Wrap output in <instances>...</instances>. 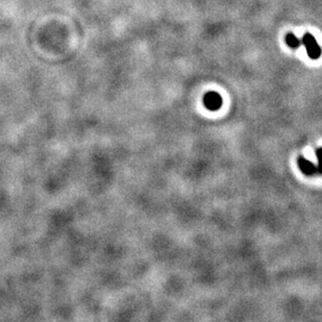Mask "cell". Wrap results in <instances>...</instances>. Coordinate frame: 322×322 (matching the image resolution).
<instances>
[{"instance_id": "6da1fadb", "label": "cell", "mask_w": 322, "mask_h": 322, "mask_svg": "<svg viewBox=\"0 0 322 322\" xmlns=\"http://www.w3.org/2000/svg\"><path fill=\"white\" fill-rule=\"evenodd\" d=\"M301 43L303 46L306 47L308 55L313 58V60H316V58H319L321 55V48L319 44L317 43L316 39L313 37L311 33L307 32L304 33L302 39H301Z\"/></svg>"}, {"instance_id": "7a4b0ae2", "label": "cell", "mask_w": 322, "mask_h": 322, "mask_svg": "<svg viewBox=\"0 0 322 322\" xmlns=\"http://www.w3.org/2000/svg\"><path fill=\"white\" fill-rule=\"evenodd\" d=\"M203 104L210 111H217L222 106V97L217 92H209L203 97Z\"/></svg>"}, {"instance_id": "3957f363", "label": "cell", "mask_w": 322, "mask_h": 322, "mask_svg": "<svg viewBox=\"0 0 322 322\" xmlns=\"http://www.w3.org/2000/svg\"><path fill=\"white\" fill-rule=\"evenodd\" d=\"M298 165L300 170L307 175H312V174H315V165L309 162L306 159H303L302 157L299 158L298 160Z\"/></svg>"}, {"instance_id": "277c9868", "label": "cell", "mask_w": 322, "mask_h": 322, "mask_svg": "<svg viewBox=\"0 0 322 322\" xmlns=\"http://www.w3.org/2000/svg\"><path fill=\"white\" fill-rule=\"evenodd\" d=\"M286 43L287 45L293 48V49H296V48H298L302 43H301V41L296 37L294 33L292 32H289L288 33V35L286 36Z\"/></svg>"}, {"instance_id": "5b68a950", "label": "cell", "mask_w": 322, "mask_h": 322, "mask_svg": "<svg viewBox=\"0 0 322 322\" xmlns=\"http://www.w3.org/2000/svg\"><path fill=\"white\" fill-rule=\"evenodd\" d=\"M316 154H317V158H318V165L315 166V173L322 174V148L317 149Z\"/></svg>"}]
</instances>
